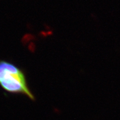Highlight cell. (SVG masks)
<instances>
[{
    "label": "cell",
    "instance_id": "obj_1",
    "mask_svg": "<svg viewBox=\"0 0 120 120\" xmlns=\"http://www.w3.org/2000/svg\"><path fill=\"white\" fill-rule=\"evenodd\" d=\"M0 85L9 94H22L31 100H35L22 70L5 61H0Z\"/></svg>",
    "mask_w": 120,
    "mask_h": 120
}]
</instances>
